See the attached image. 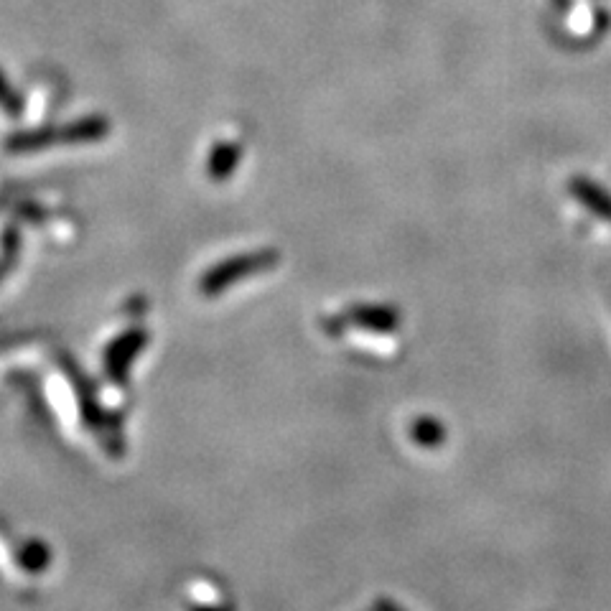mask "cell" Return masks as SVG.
<instances>
[{
	"instance_id": "1",
	"label": "cell",
	"mask_w": 611,
	"mask_h": 611,
	"mask_svg": "<svg viewBox=\"0 0 611 611\" xmlns=\"http://www.w3.org/2000/svg\"><path fill=\"white\" fill-rule=\"evenodd\" d=\"M281 263V253L273 250V247H265V250H255V253L237 255V258L225 260V263L214 265L207 275L202 278V293L207 296H217L225 288H230L232 283L242 281V278H250V275L265 273V270H273L275 265Z\"/></svg>"
},
{
	"instance_id": "4",
	"label": "cell",
	"mask_w": 611,
	"mask_h": 611,
	"mask_svg": "<svg viewBox=\"0 0 611 611\" xmlns=\"http://www.w3.org/2000/svg\"><path fill=\"white\" fill-rule=\"evenodd\" d=\"M410 438H413L418 446H423V449L433 451L446 443L449 433H446V426H443L438 418H433V415H421V418H415V421L410 423Z\"/></svg>"
},
{
	"instance_id": "5",
	"label": "cell",
	"mask_w": 611,
	"mask_h": 611,
	"mask_svg": "<svg viewBox=\"0 0 611 611\" xmlns=\"http://www.w3.org/2000/svg\"><path fill=\"white\" fill-rule=\"evenodd\" d=\"M372 611H405V609L395 604L393 599H377L375 606H372Z\"/></svg>"
},
{
	"instance_id": "3",
	"label": "cell",
	"mask_w": 611,
	"mask_h": 611,
	"mask_svg": "<svg viewBox=\"0 0 611 611\" xmlns=\"http://www.w3.org/2000/svg\"><path fill=\"white\" fill-rule=\"evenodd\" d=\"M571 191L581 199V204L586 209H591L594 214H599L601 219L611 222V194L604 191L601 186H596L594 181L586 179H573L571 181Z\"/></svg>"
},
{
	"instance_id": "2",
	"label": "cell",
	"mask_w": 611,
	"mask_h": 611,
	"mask_svg": "<svg viewBox=\"0 0 611 611\" xmlns=\"http://www.w3.org/2000/svg\"><path fill=\"white\" fill-rule=\"evenodd\" d=\"M347 324L357 326L365 331H377V334H390L400 326V314L395 306H385V303H357L352 309L344 311Z\"/></svg>"
}]
</instances>
